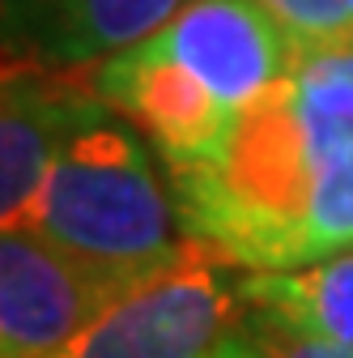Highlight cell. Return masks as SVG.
I'll use <instances>...</instances> for the list:
<instances>
[{"mask_svg":"<svg viewBox=\"0 0 353 358\" xmlns=\"http://www.w3.org/2000/svg\"><path fill=\"white\" fill-rule=\"evenodd\" d=\"M17 227L52 239L119 286H137L196 248L149 150L115 115L68 141Z\"/></svg>","mask_w":353,"mask_h":358,"instance_id":"cell-2","label":"cell"},{"mask_svg":"<svg viewBox=\"0 0 353 358\" xmlns=\"http://www.w3.org/2000/svg\"><path fill=\"white\" fill-rule=\"evenodd\" d=\"M111 115L94 94L90 73H60L30 60L5 64L0 94V222L17 227L52 162L77 132Z\"/></svg>","mask_w":353,"mask_h":358,"instance_id":"cell-5","label":"cell"},{"mask_svg":"<svg viewBox=\"0 0 353 358\" xmlns=\"http://www.w3.org/2000/svg\"><path fill=\"white\" fill-rule=\"evenodd\" d=\"M243 311L277 320L311 341L353 350V248L315 264L239 278Z\"/></svg>","mask_w":353,"mask_h":358,"instance_id":"cell-7","label":"cell"},{"mask_svg":"<svg viewBox=\"0 0 353 358\" xmlns=\"http://www.w3.org/2000/svg\"><path fill=\"white\" fill-rule=\"evenodd\" d=\"M230 260L196 243L162 273L123 290L56 358H213L243 320Z\"/></svg>","mask_w":353,"mask_h":358,"instance_id":"cell-3","label":"cell"},{"mask_svg":"<svg viewBox=\"0 0 353 358\" xmlns=\"http://www.w3.org/2000/svg\"><path fill=\"white\" fill-rule=\"evenodd\" d=\"M345 9H349V22H353V0H345Z\"/></svg>","mask_w":353,"mask_h":358,"instance_id":"cell-12","label":"cell"},{"mask_svg":"<svg viewBox=\"0 0 353 358\" xmlns=\"http://www.w3.org/2000/svg\"><path fill=\"white\" fill-rule=\"evenodd\" d=\"M239 337L255 350V358H353L349 345H332V341H311L277 320H264L243 311L239 320Z\"/></svg>","mask_w":353,"mask_h":358,"instance_id":"cell-10","label":"cell"},{"mask_svg":"<svg viewBox=\"0 0 353 358\" xmlns=\"http://www.w3.org/2000/svg\"><path fill=\"white\" fill-rule=\"evenodd\" d=\"M183 231L247 273L353 248V120L306 107L281 81L217 150L166 166Z\"/></svg>","mask_w":353,"mask_h":358,"instance_id":"cell-1","label":"cell"},{"mask_svg":"<svg viewBox=\"0 0 353 358\" xmlns=\"http://www.w3.org/2000/svg\"><path fill=\"white\" fill-rule=\"evenodd\" d=\"M132 286H119L77 256L9 227L0 235V358H56Z\"/></svg>","mask_w":353,"mask_h":358,"instance_id":"cell-4","label":"cell"},{"mask_svg":"<svg viewBox=\"0 0 353 358\" xmlns=\"http://www.w3.org/2000/svg\"><path fill=\"white\" fill-rule=\"evenodd\" d=\"M213 358H255V350H251V345H247V341L239 337V329H234V333H230V337L222 341V350H217Z\"/></svg>","mask_w":353,"mask_h":358,"instance_id":"cell-11","label":"cell"},{"mask_svg":"<svg viewBox=\"0 0 353 358\" xmlns=\"http://www.w3.org/2000/svg\"><path fill=\"white\" fill-rule=\"evenodd\" d=\"M188 0H5V52L60 73H90L166 26Z\"/></svg>","mask_w":353,"mask_h":358,"instance_id":"cell-6","label":"cell"},{"mask_svg":"<svg viewBox=\"0 0 353 358\" xmlns=\"http://www.w3.org/2000/svg\"><path fill=\"white\" fill-rule=\"evenodd\" d=\"M298 48H320V43H345L353 38V22L345 0H255Z\"/></svg>","mask_w":353,"mask_h":358,"instance_id":"cell-9","label":"cell"},{"mask_svg":"<svg viewBox=\"0 0 353 358\" xmlns=\"http://www.w3.org/2000/svg\"><path fill=\"white\" fill-rule=\"evenodd\" d=\"M294 94L324 115L353 120V38L345 43H320V48H298L294 69L285 77Z\"/></svg>","mask_w":353,"mask_h":358,"instance_id":"cell-8","label":"cell"}]
</instances>
